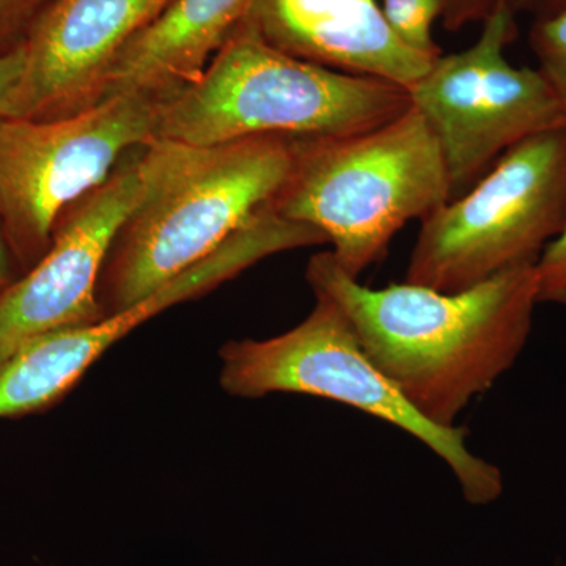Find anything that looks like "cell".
Wrapping results in <instances>:
<instances>
[{
  "label": "cell",
  "instance_id": "cell-9",
  "mask_svg": "<svg viewBox=\"0 0 566 566\" xmlns=\"http://www.w3.org/2000/svg\"><path fill=\"white\" fill-rule=\"evenodd\" d=\"M307 232L274 211H260L226 244L117 314L87 326L40 335L0 365V419L32 415L61 401L99 357L137 326L210 293L274 253L305 248Z\"/></svg>",
  "mask_w": 566,
  "mask_h": 566
},
{
  "label": "cell",
  "instance_id": "cell-19",
  "mask_svg": "<svg viewBox=\"0 0 566 566\" xmlns=\"http://www.w3.org/2000/svg\"><path fill=\"white\" fill-rule=\"evenodd\" d=\"M513 13L528 14L534 20L551 17L566 9V0H501Z\"/></svg>",
  "mask_w": 566,
  "mask_h": 566
},
{
  "label": "cell",
  "instance_id": "cell-8",
  "mask_svg": "<svg viewBox=\"0 0 566 566\" xmlns=\"http://www.w3.org/2000/svg\"><path fill=\"white\" fill-rule=\"evenodd\" d=\"M516 18L495 0L475 43L436 59L409 91L412 107L441 145L452 199L520 142L566 126L564 106L542 71L506 57L517 35Z\"/></svg>",
  "mask_w": 566,
  "mask_h": 566
},
{
  "label": "cell",
  "instance_id": "cell-3",
  "mask_svg": "<svg viewBox=\"0 0 566 566\" xmlns=\"http://www.w3.org/2000/svg\"><path fill=\"white\" fill-rule=\"evenodd\" d=\"M411 106V93L394 82L279 50L248 17L202 76L166 103L153 140L203 147L259 136H348L385 125Z\"/></svg>",
  "mask_w": 566,
  "mask_h": 566
},
{
  "label": "cell",
  "instance_id": "cell-2",
  "mask_svg": "<svg viewBox=\"0 0 566 566\" xmlns=\"http://www.w3.org/2000/svg\"><path fill=\"white\" fill-rule=\"evenodd\" d=\"M294 140L259 136L219 145L148 142L147 186L112 245L98 283L117 314L210 256L289 180Z\"/></svg>",
  "mask_w": 566,
  "mask_h": 566
},
{
  "label": "cell",
  "instance_id": "cell-17",
  "mask_svg": "<svg viewBox=\"0 0 566 566\" xmlns=\"http://www.w3.org/2000/svg\"><path fill=\"white\" fill-rule=\"evenodd\" d=\"M442 24L447 31L457 32L472 22H483L493 10L495 0H442Z\"/></svg>",
  "mask_w": 566,
  "mask_h": 566
},
{
  "label": "cell",
  "instance_id": "cell-16",
  "mask_svg": "<svg viewBox=\"0 0 566 566\" xmlns=\"http://www.w3.org/2000/svg\"><path fill=\"white\" fill-rule=\"evenodd\" d=\"M539 304L566 305V221L535 264Z\"/></svg>",
  "mask_w": 566,
  "mask_h": 566
},
{
  "label": "cell",
  "instance_id": "cell-18",
  "mask_svg": "<svg viewBox=\"0 0 566 566\" xmlns=\"http://www.w3.org/2000/svg\"><path fill=\"white\" fill-rule=\"evenodd\" d=\"M25 63V48L21 44L17 50L0 54V106L7 96L17 87L21 80Z\"/></svg>",
  "mask_w": 566,
  "mask_h": 566
},
{
  "label": "cell",
  "instance_id": "cell-11",
  "mask_svg": "<svg viewBox=\"0 0 566 566\" xmlns=\"http://www.w3.org/2000/svg\"><path fill=\"white\" fill-rule=\"evenodd\" d=\"M170 0H57L25 41L0 117L54 120L95 106L112 62Z\"/></svg>",
  "mask_w": 566,
  "mask_h": 566
},
{
  "label": "cell",
  "instance_id": "cell-15",
  "mask_svg": "<svg viewBox=\"0 0 566 566\" xmlns=\"http://www.w3.org/2000/svg\"><path fill=\"white\" fill-rule=\"evenodd\" d=\"M528 43L566 112V9L532 22Z\"/></svg>",
  "mask_w": 566,
  "mask_h": 566
},
{
  "label": "cell",
  "instance_id": "cell-10",
  "mask_svg": "<svg viewBox=\"0 0 566 566\" xmlns=\"http://www.w3.org/2000/svg\"><path fill=\"white\" fill-rule=\"evenodd\" d=\"M145 150L147 144L126 153L102 185L63 212L50 249L0 296V365L40 335L103 318L99 277L122 227L144 196Z\"/></svg>",
  "mask_w": 566,
  "mask_h": 566
},
{
  "label": "cell",
  "instance_id": "cell-7",
  "mask_svg": "<svg viewBox=\"0 0 566 566\" xmlns=\"http://www.w3.org/2000/svg\"><path fill=\"white\" fill-rule=\"evenodd\" d=\"M170 99L132 92L54 120L0 117V221L18 255L43 256L63 212L155 139Z\"/></svg>",
  "mask_w": 566,
  "mask_h": 566
},
{
  "label": "cell",
  "instance_id": "cell-12",
  "mask_svg": "<svg viewBox=\"0 0 566 566\" xmlns=\"http://www.w3.org/2000/svg\"><path fill=\"white\" fill-rule=\"evenodd\" d=\"M249 18L294 57L408 91L436 61L395 35L376 0H255Z\"/></svg>",
  "mask_w": 566,
  "mask_h": 566
},
{
  "label": "cell",
  "instance_id": "cell-21",
  "mask_svg": "<svg viewBox=\"0 0 566 566\" xmlns=\"http://www.w3.org/2000/svg\"><path fill=\"white\" fill-rule=\"evenodd\" d=\"M22 2H24V0H0V17H3V14L9 13V11L17 9V7L21 6Z\"/></svg>",
  "mask_w": 566,
  "mask_h": 566
},
{
  "label": "cell",
  "instance_id": "cell-14",
  "mask_svg": "<svg viewBox=\"0 0 566 566\" xmlns=\"http://www.w3.org/2000/svg\"><path fill=\"white\" fill-rule=\"evenodd\" d=\"M442 0H385L382 3V13L395 35L411 50L431 59L442 55L433 39V25L442 18Z\"/></svg>",
  "mask_w": 566,
  "mask_h": 566
},
{
  "label": "cell",
  "instance_id": "cell-4",
  "mask_svg": "<svg viewBox=\"0 0 566 566\" xmlns=\"http://www.w3.org/2000/svg\"><path fill=\"white\" fill-rule=\"evenodd\" d=\"M293 140L292 172L270 208L322 234L354 279L406 223L452 200L441 145L412 106L368 132Z\"/></svg>",
  "mask_w": 566,
  "mask_h": 566
},
{
  "label": "cell",
  "instance_id": "cell-1",
  "mask_svg": "<svg viewBox=\"0 0 566 566\" xmlns=\"http://www.w3.org/2000/svg\"><path fill=\"white\" fill-rule=\"evenodd\" d=\"M307 281L349 319L368 356L420 415L442 427L488 392L526 348L539 304L535 264L461 292L415 283L370 289L333 253L312 256Z\"/></svg>",
  "mask_w": 566,
  "mask_h": 566
},
{
  "label": "cell",
  "instance_id": "cell-6",
  "mask_svg": "<svg viewBox=\"0 0 566 566\" xmlns=\"http://www.w3.org/2000/svg\"><path fill=\"white\" fill-rule=\"evenodd\" d=\"M566 221V126L505 151L479 181L423 219L405 282L471 289L536 264Z\"/></svg>",
  "mask_w": 566,
  "mask_h": 566
},
{
  "label": "cell",
  "instance_id": "cell-20",
  "mask_svg": "<svg viewBox=\"0 0 566 566\" xmlns=\"http://www.w3.org/2000/svg\"><path fill=\"white\" fill-rule=\"evenodd\" d=\"M13 279H11L9 248H7L6 241H3L2 234H0V296L13 285Z\"/></svg>",
  "mask_w": 566,
  "mask_h": 566
},
{
  "label": "cell",
  "instance_id": "cell-5",
  "mask_svg": "<svg viewBox=\"0 0 566 566\" xmlns=\"http://www.w3.org/2000/svg\"><path fill=\"white\" fill-rule=\"evenodd\" d=\"M315 297L314 311L285 334L223 345L222 389L234 397L304 394L353 406L430 447L449 465L469 504L488 505L501 497L504 475L471 452L468 431L420 415L365 352L342 308L323 294Z\"/></svg>",
  "mask_w": 566,
  "mask_h": 566
},
{
  "label": "cell",
  "instance_id": "cell-13",
  "mask_svg": "<svg viewBox=\"0 0 566 566\" xmlns=\"http://www.w3.org/2000/svg\"><path fill=\"white\" fill-rule=\"evenodd\" d=\"M253 6L255 0H170L112 62L99 102L132 92L174 98L202 76Z\"/></svg>",
  "mask_w": 566,
  "mask_h": 566
}]
</instances>
